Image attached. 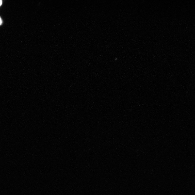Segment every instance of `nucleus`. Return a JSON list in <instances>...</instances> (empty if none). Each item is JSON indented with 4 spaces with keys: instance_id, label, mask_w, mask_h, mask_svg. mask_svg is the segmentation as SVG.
<instances>
[{
    "instance_id": "1",
    "label": "nucleus",
    "mask_w": 195,
    "mask_h": 195,
    "mask_svg": "<svg viewBox=\"0 0 195 195\" xmlns=\"http://www.w3.org/2000/svg\"><path fill=\"white\" fill-rule=\"evenodd\" d=\"M2 19L1 18V17H0V25H1V24H2Z\"/></svg>"
},
{
    "instance_id": "2",
    "label": "nucleus",
    "mask_w": 195,
    "mask_h": 195,
    "mask_svg": "<svg viewBox=\"0 0 195 195\" xmlns=\"http://www.w3.org/2000/svg\"><path fill=\"white\" fill-rule=\"evenodd\" d=\"M2 1L1 0H0V6H1L2 5Z\"/></svg>"
}]
</instances>
